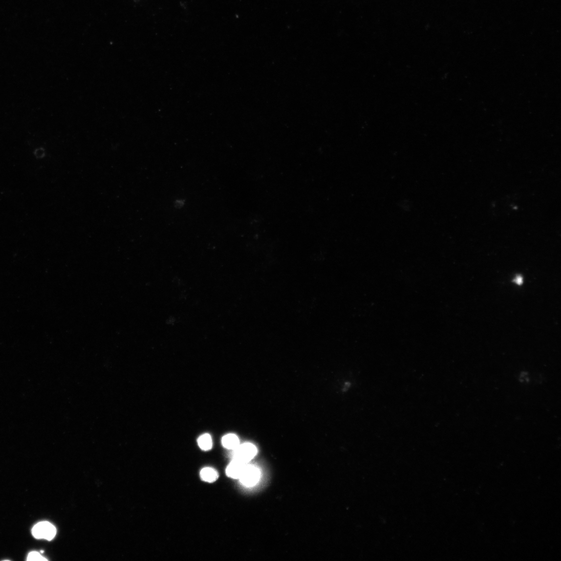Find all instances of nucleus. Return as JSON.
<instances>
[{"mask_svg": "<svg viewBox=\"0 0 561 561\" xmlns=\"http://www.w3.org/2000/svg\"><path fill=\"white\" fill-rule=\"evenodd\" d=\"M246 465V463H243V462L236 459H234L227 468V475L230 477L239 478L241 476Z\"/></svg>", "mask_w": 561, "mask_h": 561, "instance_id": "20e7f679", "label": "nucleus"}, {"mask_svg": "<svg viewBox=\"0 0 561 561\" xmlns=\"http://www.w3.org/2000/svg\"><path fill=\"white\" fill-rule=\"evenodd\" d=\"M514 282L518 285H521L523 283V278L520 276H518L515 279Z\"/></svg>", "mask_w": 561, "mask_h": 561, "instance_id": "1a4fd4ad", "label": "nucleus"}, {"mask_svg": "<svg viewBox=\"0 0 561 561\" xmlns=\"http://www.w3.org/2000/svg\"><path fill=\"white\" fill-rule=\"evenodd\" d=\"M32 534L36 539L52 540L56 534L55 527L47 521L41 522L36 524L32 529Z\"/></svg>", "mask_w": 561, "mask_h": 561, "instance_id": "f257e3e1", "label": "nucleus"}, {"mask_svg": "<svg viewBox=\"0 0 561 561\" xmlns=\"http://www.w3.org/2000/svg\"><path fill=\"white\" fill-rule=\"evenodd\" d=\"M200 475L203 481L208 482L216 481L218 476L216 470L211 468H205L202 469Z\"/></svg>", "mask_w": 561, "mask_h": 561, "instance_id": "423d86ee", "label": "nucleus"}, {"mask_svg": "<svg viewBox=\"0 0 561 561\" xmlns=\"http://www.w3.org/2000/svg\"><path fill=\"white\" fill-rule=\"evenodd\" d=\"M234 459H236L243 463H246L250 461L257 455V449L251 443H244L239 445L234 450Z\"/></svg>", "mask_w": 561, "mask_h": 561, "instance_id": "f03ea898", "label": "nucleus"}, {"mask_svg": "<svg viewBox=\"0 0 561 561\" xmlns=\"http://www.w3.org/2000/svg\"><path fill=\"white\" fill-rule=\"evenodd\" d=\"M27 561H47V560L41 555L39 552L36 551H33L29 553L27 557Z\"/></svg>", "mask_w": 561, "mask_h": 561, "instance_id": "6e6552de", "label": "nucleus"}, {"mask_svg": "<svg viewBox=\"0 0 561 561\" xmlns=\"http://www.w3.org/2000/svg\"><path fill=\"white\" fill-rule=\"evenodd\" d=\"M259 476L260 473L257 467L247 465L239 478L243 485L252 486L258 483Z\"/></svg>", "mask_w": 561, "mask_h": 561, "instance_id": "7ed1b4c3", "label": "nucleus"}, {"mask_svg": "<svg viewBox=\"0 0 561 561\" xmlns=\"http://www.w3.org/2000/svg\"><path fill=\"white\" fill-rule=\"evenodd\" d=\"M200 448L204 451H208L212 447V440L211 436L208 434H205L201 436L197 441Z\"/></svg>", "mask_w": 561, "mask_h": 561, "instance_id": "0eeeda50", "label": "nucleus"}, {"mask_svg": "<svg viewBox=\"0 0 561 561\" xmlns=\"http://www.w3.org/2000/svg\"><path fill=\"white\" fill-rule=\"evenodd\" d=\"M224 447L231 450L236 449L239 445L237 436L234 434H229L224 436L222 439Z\"/></svg>", "mask_w": 561, "mask_h": 561, "instance_id": "39448f33", "label": "nucleus"}]
</instances>
